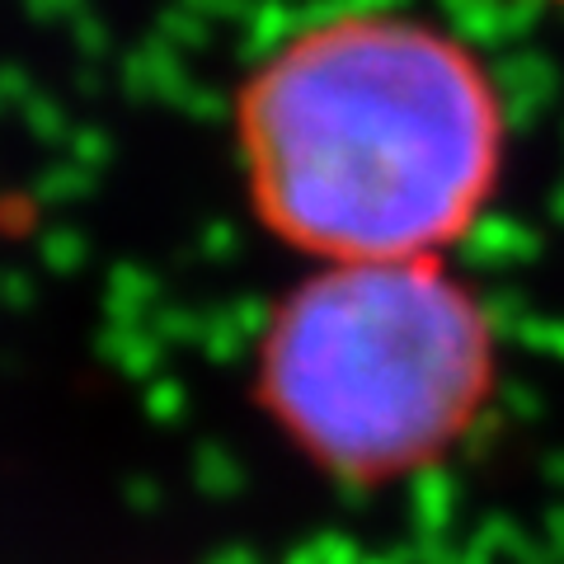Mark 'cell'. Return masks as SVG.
<instances>
[{
  "mask_svg": "<svg viewBox=\"0 0 564 564\" xmlns=\"http://www.w3.org/2000/svg\"><path fill=\"white\" fill-rule=\"evenodd\" d=\"M231 141L254 221L315 269L447 259L499 198L508 118L443 24L334 10L245 70Z\"/></svg>",
  "mask_w": 564,
  "mask_h": 564,
  "instance_id": "1",
  "label": "cell"
},
{
  "mask_svg": "<svg viewBox=\"0 0 564 564\" xmlns=\"http://www.w3.org/2000/svg\"><path fill=\"white\" fill-rule=\"evenodd\" d=\"M494 386V315L452 259L321 263L254 344L259 410L348 485L437 466L485 419Z\"/></svg>",
  "mask_w": 564,
  "mask_h": 564,
  "instance_id": "2",
  "label": "cell"
},
{
  "mask_svg": "<svg viewBox=\"0 0 564 564\" xmlns=\"http://www.w3.org/2000/svg\"><path fill=\"white\" fill-rule=\"evenodd\" d=\"M545 6H564V0H545Z\"/></svg>",
  "mask_w": 564,
  "mask_h": 564,
  "instance_id": "3",
  "label": "cell"
}]
</instances>
